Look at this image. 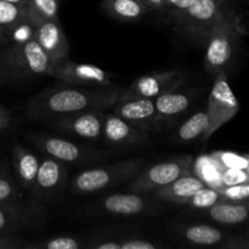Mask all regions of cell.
Here are the masks:
<instances>
[{"mask_svg":"<svg viewBox=\"0 0 249 249\" xmlns=\"http://www.w3.org/2000/svg\"><path fill=\"white\" fill-rule=\"evenodd\" d=\"M10 39H11V33L6 28L0 26V48H5L6 45H9Z\"/></svg>","mask_w":249,"mask_h":249,"instance_id":"cell-39","label":"cell"},{"mask_svg":"<svg viewBox=\"0 0 249 249\" xmlns=\"http://www.w3.org/2000/svg\"><path fill=\"white\" fill-rule=\"evenodd\" d=\"M143 163L141 158H134L87 169L72 180L71 190L74 194L88 195L112 189L133 180L143 168Z\"/></svg>","mask_w":249,"mask_h":249,"instance_id":"cell-4","label":"cell"},{"mask_svg":"<svg viewBox=\"0 0 249 249\" xmlns=\"http://www.w3.org/2000/svg\"><path fill=\"white\" fill-rule=\"evenodd\" d=\"M21 190L15 177L10 174L7 168L0 167V204L19 202Z\"/></svg>","mask_w":249,"mask_h":249,"instance_id":"cell-28","label":"cell"},{"mask_svg":"<svg viewBox=\"0 0 249 249\" xmlns=\"http://www.w3.org/2000/svg\"><path fill=\"white\" fill-rule=\"evenodd\" d=\"M194 157L190 155L178 156L170 160L141 169L129 186L130 192L153 194L160 187L170 184L178 178L192 173Z\"/></svg>","mask_w":249,"mask_h":249,"instance_id":"cell-5","label":"cell"},{"mask_svg":"<svg viewBox=\"0 0 249 249\" xmlns=\"http://www.w3.org/2000/svg\"><path fill=\"white\" fill-rule=\"evenodd\" d=\"M147 11H165V0H142Z\"/></svg>","mask_w":249,"mask_h":249,"instance_id":"cell-38","label":"cell"},{"mask_svg":"<svg viewBox=\"0 0 249 249\" xmlns=\"http://www.w3.org/2000/svg\"><path fill=\"white\" fill-rule=\"evenodd\" d=\"M40 160L38 156L22 145L12 148V169L17 184L22 189H33Z\"/></svg>","mask_w":249,"mask_h":249,"instance_id":"cell-20","label":"cell"},{"mask_svg":"<svg viewBox=\"0 0 249 249\" xmlns=\"http://www.w3.org/2000/svg\"><path fill=\"white\" fill-rule=\"evenodd\" d=\"M85 247L84 242L73 236H53L39 241L24 242L22 249H79Z\"/></svg>","mask_w":249,"mask_h":249,"instance_id":"cell-27","label":"cell"},{"mask_svg":"<svg viewBox=\"0 0 249 249\" xmlns=\"http://www.w3.org/2000/svg\"><path fill=\"white\" fill-rule=\"evenodd\" d=\"M2 82H4V79H2L1 75H0V85H1V83H2Z\"/></svg>","mask_w":249,"mask_h":249,"instance_id":"cell-41","label":"cell"},{"mask_svg":"<svg viewBox=\"0 0 249 249\" xmlns=\"http://www.w3.org/2000/svg\"><path fill=\"white\" fill-rule=\"evenodd\" d=\"M43 219L39 204L24 207L21 202L0 204V235H15L36 225Z\"/></svg>","mask_w":249,"mask_h":249,"instance_id":"cell-15","label":"cell"},{"mask_svg":"<svg viewBox=\"0 0 249 249\" xmlns=\"http://www.w3.org/2000/svg\"><path fill=\"white\" fill-rule=\"evenodd\" d=\"M121 241V249H157L160 245L140 237H128Z\"/></svg>","mask_w":249,"mask_h":249,"instance_id":"cell-34","label":"cell"},{"mask_svg":"<svg viewBox=\"0 0 249 249\" xmlns=\"http://www.w3.org/2000/svg\"><path fill=\"white\" fill-rule=\"evenodd\" d=\"M114 113L136 126L140 130L150 133L162 130L158 121L153 99H126L114 105Z\"/></svg>","mask_w":249,"mask_h":249,"instance_id":"cell-13","label":"cell"},{"mask_svg":"<svg viewBox=\"0 0 249 249\" xmlns=\"http://www.w3.org/2000/svg\"><path fill=\"white\" fill-rule=\"evenodd\" d=\"M32 38L39 44L53 65L68 58L70 43L58 19H50L36 24Z\"/></svg>","mask_w":249,"mask_h":249,"instance_id":"cell-14","label":"cell"},{"mask_svg":"<svg viewBox=\"0 0 249 249\" xmlns=\"http://www.w3.org/2000/svg\"><path fill=\"white\" fill-rule=\"evenodd\" d=\"M29 138L44 155L63 164H90L101 158L99 151L57 136L33 134Z\"/></svg>","mask_w":249,"mask_h":249,"instance_id":"cell-8","label":"cell"},{"mask_svg":"<svg viewBox=\"0 0 249 249\" xmlns=\"http://www.w3.org/2000/svg\"><path fill=\"white\" fill-rule=\"evenodd\" d=\"M2 1H7V2H12V4L16 5H21V6H26L28 0H2Z\"/></svg>","mask_w":249,"mask_h":249,"instance_id":"cell-40","label":"cell"},{"mask_svg":"<svg viewBox=\"0 0 249 249\" xmlns=\"http://www.w3.org/2000/svg\"><path fill=\"white\" fill-rule=\"evenodd\" d=\"M51 77L67 85L100 88L112 85L114 74L96 65L73 62L66 58L53 65Z\"/></svg>","mask_w":249,"mask_h":249,"instance_id":"cell-9","label":"cell"},{"mask_svg":"<svg viewBox=\"0 0 249 249\" xmlns=\"http://www.w3.org/2000/svg\"><path fill=\"white\" fill-rule=\"evenodd\" d=\"M248 202L220 201L209 208L203 209L207 215L216 223L225 225H237L245 223L248 219Z\"/></svg>","mask_w":249,"mask_h":249,"instance_id":"cell-22","label":"cell"},{"mask_svg":"<svg viewBox=\"0 0 249 249\" xmlns=\"http://www.w3.org/2000/svg\"><path fill=\"white\" fill-rule=\"evenodd\" d=\"M102 9L112 18L126 22L138 21L147 12L142 0H104Z\"/></svg>","mask_w":249,"mask_h":249,"instance_id":"cell-23","label":"cell"},{"mask_svg":"<svg viewBox=\"0 0 249 249\" xmlns=\"http://www.w3.org/2000/svg\"><path fill=\"white\" fill-rule=\"evenodd\" d=\"M220 201H224V198L218 189L204 186L203 189L198 190V191L189 199L187 206H191L192 208L203 211V209L209 208V207L214 206V204L218 203V202Z\"/></svg>","mask_w":249,"mask_h":249,"instance_id":"cell-29","label":"cell"},{"mask_svg":"<svg viewBox=\"0 0 249 249\" xmlns=\"http://www.w3.org/2000/svg\"><path fill=\"white\" fill-rule=\"evenodd\" d=\"M27 24L31 23L28 22L26 6L0 0V26L12 34L17 28Z\"/></svg>","mask_w":249,"mask_h":249,"instance_id":"cell-26","label":"cell"},{"mask_svg":"<svg viewBox=\"0 0 249 249\" xmlns=\"http://www.w3.org/2000/svg\"><path fill=\"white\" fill-rule=\"evenodd\" d=\"M10 125H11V114L9 109L0 105V133L6 130Z\"/></svg>","mask_w":249,"mask_h":249,"instance_id":"cell-37","label":"cell"},{"mask_svg":"<svg viewBox=\"0 0 249 249\" xmlns=\"http://www.w3.org/2000/svg\"><path fill=\"white\" fill-rule=\"evenodd\" d=\"M24 240L18 235H0V249H22Z\"/></svg>","mask_w":249,"mask_h":249,"instance_id":"cell-35","label":"cell"},{"mask_svg":"<svg viewBox=\"0 0 249 249\" xmlns=\"http://www.w3.org/2000/svg\"><path fill=\"white\" fill-rule=\"evenodd\" d=\"M184 241L197 247H219L223 248L224 243L228 241L226 235L220 229L211 225L197 224V225L185 226L180 230Z\"/></svg>","mask_w":249,"mask_h":249,"instance_id":"cell-21","label":"cell"},{"mask_svg":"<svg viewBox=\"0 0 249 249\" xmlns=\"http://www.w3.org/2000/svg\"><path fill=\"white\" fill-rule=\"evenodd\" d=\"M87 248L91 249H121V241L118 240H99L90 242L85 246Z\"/></svg>","mask_w":249,"mask_h":249,"instance_id":"cell-36","label":"cell"},{"mask_svg":"<svg viewBox=\"0 0 249 249\" xmlns=\"http://www.w3.org/2000/svg\"><path fill=\"white\" fill-rule=\"evenodd\" d=\"M228 1L229 0H194L187 9L179 33L190 41L204 46Z\"/></svg>","mask_w":249,"mask_h":249,"instance_id":"cell-6","label":"cell"},{"mask_svg":"<svg viewBox=\"0 0 249 249\" xmlns=\"http://www.w3.org/2000/svg\"><path fill=\"white\" fill-rule=\"evenodd\" d=\"M204 186L206 184L201 178L190 173L158 189L153 192V195L160 201L175 204H187L189 199Z\"/></svg>","mask_w":249,"mask_h":249,"instance_id":"cell-19","label":"cell"},{"mask_svg":"<svg viewBox=\"0 0 249 249\" xmlns=\"http://www.w3.org/2000/svg\"><path fill=\"white\" fill-rule=\"evenodd\" d=\"M248 181V169H241V168H224L220 172L221 186L245 184V182Z\"/></svg>","mask_w":249,"mask_h":249,"instance_id":"cell-32","label":"cell"},{"mask_svg":"<svg viewBox=\"0 0 249 249\" xmlns=\"http://www.w3.org/2000/svg\"><path fill=\"white\" fill-rule=\"evenodd\" d=\"M208 125L209 117L207 111L196 112L177 129L174 139L178 142H191L201 136H204Z\"/></svg>","mask_w":249,"mask_h":249,"instance_id":"cell-24","label":"cell"},{"mask_svg":"<svg viewBox=\"0 0 249 249\" xmlns=\"http://www.w3.org/2000/svg\"><path fill=\"white\" fill-rule=\"evenodd\" d=\"M123 88L118 87H51L32 97L26 107V116L33 121H48L61 114L87 109L113 107L121 100Z\"/></svg>","mask_w":249,"mask_h":249,"instance_id":"cell-1","label":"cell"},{"mask_svg":"<svg viewBox=\"0 0 249 249\" xmlns=\"http://www.w3.org/2000/svg\"><path fill=\"white\" fill-rule=\"evenodd\" d=\"M219 192L223 196L224 201L236 202V203H242V202H248L249 196V184L230 185V186H220Z\"/></svg>","mask_w":249,"mask_h":249,"instance_id":"cell-31","label":"cell"},{"mask_svg":"<svg viewBox=\"0 0 249 249\" xmlns=\"http://www.w3.org/2000/svg\"><path fill=\"white\" fill-rule=\"evenodd\" d=\"M240 102L229 83L226 71H220L215 75L208 97V106L206 111L209 117V125L203 138H211L218 129L225 125L236 116Z\"/></svg>","mask_w":249,"mask_h":249,"instance_id":"cell-7","label":"cell"},{"mask_svg":"<svg viewBox=\"0 0 249 249\" xmlns=\"http://www.w3.org/2000/svg\"><path fill=\"white\" fill-rule=\"evenodd\" d=\"M150 194H113L100 201L102 212L113 215L133 216L142 214H156L160 212L158 202L148 196Z\"/></svg>","mask_w":249,"mask_h":249,"instance_id":"cell-12","label":"cell"},{"mask_svg":"<svg viewBox=\"0 0 249 249\" xmlns=\"http://www.w3.org/2000/svg\"><path fill=\"white\" fill-rule=\"evenodd\" d=\"M53 70V61L32 36L5 46L0 53V75L4 82L51 77Z\"/></svg>","mask_w":249,"mask_h":249,"instance_id":"cell-2","label":"cell"},{"mask_svg":"<svg viewBox=\"0 0 249 249\" xmlns=\"http://www.w3.org/2000/svg\"><path fill=\"white\" fill-rule=\"evenodd\" d=\"M194 0H165V11L178 32L181 29L187 9Z\"/></svg>","mask_w":249,"mask_h":249,"instance_id":"cell-30","label":"cell"},{"mask_svg":"<svg viewBox=\"0 0 249 249\" xmlns=\"http://www.w3.org/2000/svg\"><path fill=\"white\" fill-rule=\"evenodd\" d=\"M197 97V90H173L155 97L156 112L160 129H167L174 125L175 122L184 116L194 105Z\"/></svg>","mask_w":249,"mask_h":249,"instance_id":"cell-17","label":"cell"},{"mask_svg":"<svg viewBox=\"0 0 249 249\" xmlns=\"http://www.w3.org/2000/svg\"><path fill=\"white\" fill-rule=\"evenodd\" d=\"M104 119L105 113L102 109H87L53 117L46 122L51 128L63 133L84 140L96 141L102 136Z\"/></svg>","mask_w":249,"mask_h":249,"instance_id":"cell-10","label":"cell"},{"mask_svg":"<svg viewBox=\"0 0 249 249\" xmlns=\"http://www.w3.org/2000/svg\"><path fill=\"white\" fill-rule=\"evenodd\" d=\"M58 0H28L26 5L28 22L32 26L50 19H58Z\"/></svg>","mask_w":249,"mask_h":249,"instance_id":"cell-25","label":"cell"},{"mask_svg":"<svg viewBox=\"0 0 249 249\" xmlns=\"http://www.w3.org/2000/svg\"><path fill=\"white\" fill-rule=\"evenodd\" d=\"M215 162L221 168H241V169H248L247 157H241L231 152H216L213 155Z\"/></svg>","mask_w":249,"mask_h":249,"instance_id":"cell-33","label":"cell"},{"mask_svg":"<svg viewBox=\"0 0 249 249\" xmlns=\"http://www.w3.org/2000/svg\"><path fill=\"white\" fill-rule=\"evenodd\" d=\"M102 135L109 145L116 147H138L150 143L148 133L131 125L114 112L105 114Z\"/></svg>","mask_w":249,"mask_h":249,"instance_id":"cell-16","label":"cell"},{"mask_svg":"<svg viewBox=\"0 0 249 249\" xmlns=\"http://www.w3.org/2000/svg\"><path fill=\"white\" fill-rule=\"evenodd\" d=\"M67 181V170L65 164L53 158L45 156L39 162L33 192L39 199H46L55 196Z\"/></svg>","mask_w":249,"mask_h":249,"instance_id":"cell-18","label":"cell"},{"mask_svg":"<svg viewBox=\"0 0 249 249\" xmlns=\"http://www.w3.org/2000/svg\"><path fill=\"white\" fill-rule=\"evenodd\" d=\"M184 80L185 74L181 71H167L141 75L128 88L122 90L119 101L126 99H155L165 92L179 89Z\"/></svg>","mask_w":249,"mask_h":249,"instance_id":"cell-11","label":"cell"},{"mask_svg":"<svg viewBox=\"0 0 249 249\" xmlns=\"http://www.w3.org/2000/svg\"><path fill=\"white\" fill-rule=\"evenodd\" d=\"M241 36V17L226 5L206 43L204 68L209 75L215 77L220 71H226Z\"/></svg>","mask_w":249,"mask_h":249,"instance_id":"cell-3","label":"cell"}]
</instances>
